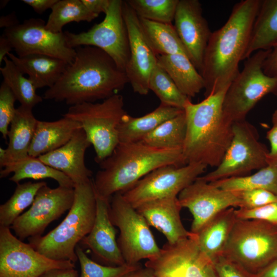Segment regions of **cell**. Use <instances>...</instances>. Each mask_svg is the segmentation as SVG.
I'll return each instance as SVG.
<instances>
[{"label": "cell", "instance_id": "40", "mask_svg": "<svg viewBox=\"0 0 277 277\" xmlns=\"http://www.w3.org/2000/svg\"><path fill=\"white\" fill-rule=\"evenodd\" d=\"M16 98L7 85L2 82L0 86V132L7 144L9 126L15 113Z\"/></svg>", "mask_w": 277, "mask_h": 277}, {"label": "cell", "instance_id": "3", "mask_svg": "<svg viewBox=\"0 0 277 277\" xmlns=\"http://www.w3.org/2000/svg\"><path fill=\"white\" fill-rule=\"evenodd\" d=\"M226 88L211 93L201 102H186L184 111L187 123L183 146L185 164H203L216 167L232 138L233 122L224 113Z\"/></svg>", "mask_w": 277, "mask_h": 277}, {"label": "cell", "instance_id": "51", "mask_svg": "<svg viewBox=\"0 0 277 277\" xmlns=\"http://www.w3.org/2000/svg\"><path fill=\"white\" fill-rule=\"evenodd\" d=\"M13 46L7 36L3 33L0 36V65L7 54L13 49Z\"/></svg>", "mask_w": 277, "mask_h": 277}, {"label": "cell", "instance_id": "43", "mask_svg": "<svg viewBox=\"0 0 277 277\" xmlns=\"http://www.w3.org/2000/svg\"><path fill=\"white\" fill-rule=\"evenodd\" d=\"M213 263L218 277H249L239 266L223 255L218 257Z\"/></svg>", "mask_w": 277, "mask_h": 277}, {"label": "cell", "instance_id": "49", "mask_svg": "<svg viewBox=\"0 0 277 277\" xmlns=\"http://www.w3.org/2000/svg\"><path fill=\"white\" fill-rule=\"evenodd\" d=\"M120 277H154L153 271L150 268L140 266L137 268L127 272Z\"/></svg>", "mask_w": 277, "mask_h": 277}, {"label": "cell", "instance_id": "1", "mask_svg": "<svg viewBox=\"0 0 277 277\" xmlns=\"http://www.w3.org/2000/svg\"><path fill=\"white\" fill-rule=\"evenodd\" d=\"M75 49L73 61L45 92L43 99L65 102L70 106L94 103L117 94L129 83L126 72L102 49L90 46Z\"/></svg>", "mask_w": 277, "mask_h": 277}, {"label": "cell", "instance_id": "16", "mask_svg": "<svg viewBox=\"0 0 277 277\" xmlns=\"http://www.w3.org/2000/svg\"><path fill=\"white\" fill-rule=\"evenodd\" d=\"M3 33L18 56L46 55L63 60L69 64L76 54L75 49L68 46L64 31L54 33L48 30L41 18L25 19L15 27L4 29Z\"/></svg>", "mask_w": 277, "mask_h": 277}, {"label": "cell", "instance_id": "36", "mask_svg": "<svg viewBox=\"0 0 277 277\" xmlns=\"http://www.w3.org/2000/svg\"><path fill=\"white\" fill-rule=\"evenodd\" d=\"M46 185L44 181L17 184L10 199L0 206V226L10 227L23 211L32 205L38 190Z\"/></svg>", "mask_w": 277, "mask_h": 277}, {"label": "cell", "instance_id": "26", "mask_svg": "<svg viewBox=\"0 0 277 277\" xmlns=\"http://www.w3.org/2000/svg\"><path fill=\"white\" fill-rule=\"evenodd\" d=\"M81 128L78 122L65 116L51 122L38 120L29 155L38 157L61 147Z\"/></svg>", "mask_w": 277, "mask_h": 277}, {"label": "cell", "instance_id": "34", "mask_svg": "<svg viewBox=\"0 0 277 277\" xmlns=\"http://www.w3.org/2000/svg\"><path fill=\"white\" fill-rule=\"evenodd\" d=\"M3 62L4 65L0 68L3 82L10 88L21 105L33 109L42 102L43 97L36 93L32 82L24 76L17 66L8 56Z\"/></svg>", "mask_w": 277, "mask_h": 277}, {"label": "cell", "instance_id": "42", "mask_svg": "<svg viewBox=\"0 0 277 277\" xmlns=\"http://www.w3.org/2000/svg\"><path fill=\"white\" fill-rule=\"evenodd\" d=\"M238 219L256 220L277 225V203L254 208H236Z\"/></svg>", "mask_w": 277, "mask_h": 277}, {"label": "cell", "instance_id": "31", "mask_svg": "<svg viewBox=\"0 0 277 277\" xmlns=\"http://www.w3.org/2000/svg\"><path fill=\"white\" fill-rule=\"evenodd\" d=\"M144 34L157 55L187 54L172 24L162 23L138 17Z\"/></svg>", "mask_w": 277, "mask_h": 277}, {"label": "cell", "instance_id": "21", "mask_svg": "<svg viewBox=\"0 0 277 277\" xmlns=\"http://www.w3.org/2000/svg\"><path fill=\"white\" fill-rule=\"evenodd\" d=\"M91 145L82 128L61 147L38 157L45 164L68 176L75 186L90 180L92 172L85 165V155Z\"/></svg>", "mask_w": 277, "mask_h": 277}, {"label": "cell", "instance_id": "13", "mask_svg": "<svg viewBox=\"0 0 277 277\" xmlns=\"http://www.w3.org/2000/svg\"><path fill=\"white\" fill-rule=\"evenodd\" d=\"M145 266L152 269L154 277H218L213 262L201 249L192 233L175 244L166 243Z\"/></svg>", "mask_w": 277, "mask_h": 277}, {"label": "cell", "instance_id": "6", "mask_svg": "<svg viewBox=\"0 0 277 277\" xmlns=\"http://www.w3.org/2000/svg\"><path fill=\"white\" fill-rule=\"evenodd\" d=\"M248 275L277 260V225L238 219L223 254Z\"/></svg>", "mask_w": 277, "mask_h": 277}, {"label": "cell", "instance_id": "37", "mask_svg": "<svg viewBox=\"0 0 277 277\" xmlns=\"http://www.w3.org/2000/svg\"><path fill=\"white\" fill-rule=\"evenodd\" d=\"M148 87L157 96L161 104L184 110L190 98L177 88L167 73L157 64L152 70Z\"/></svg>", "mask_w": 277, "mask_h": 277}, {"label": "cell", "instance_id": "48", "mask_svg": "<svg viewBox=\"0 0 277 277\" xmlns=\"http://www.w3.org/2000/svg\"><path fill=\"white\" fill-rule=\"evenodd\" d=\"M38 277H78V274L74 268H55L46 271Z\"/></svg>", "mask_w": 277, "mask_h": 277}, {"label": "cell", "instance_id": "2", "mask_svg": "<svg viewBox=\"0 0 277 277\" xmlns=\"http://www.w3.org/2000/svg\"><path fill=\"white\" fill-rule=\"evenodd\" d=\"M261 1L237 3L225 24L211 33L201 72L205 97L229 87L240 72L239 63L243 60Z\"/></svg>", "mask_w": 277, "mask_h": 277}, {"label": "cell", "instance_id": "23", "mask_svg": "<svg viewBox=\"0 0 277 277\" xmlns=\"http://www.w3.org/2000/svg\"><path fill=\"white\" fill-rule=\"evenodd\" d=\"M38 120L32 109L21 105L16 109L10 125L8 146L0 148V166L21 160L29 155Z\"/></svg>", "mask_w": 277, "mask_h": 277}, {"label": "cell", "instance_id": "10", "mask_svg": "<svg viewBox=\"0 0 277 277\" xmlns=\"http://www.w3.org/2000/svg\"><path fill=\"white\" fill-rule=\"evenodd\" d=\"M231 143L220 164L199 177L207 182L248 175L267 166L269 150L259 141L255 127L246 120L233 122Z\"/></svg>", "mask_w": 277, "mask_h": 277}, {"label": "cell", "instance_id": "35", "mask_svg": "<svg viewBox=\"0 0 277 277\" xmlns=\"http://www.w3.org/2000/svg\"><path fill=\"white\" fill-rule=\"evenodd\" d=\"M97 16L81 0H58L51 9L46 28L52 32L61 33L64 26L68 23L90 22Z\"/></svg>", "mask_w": 277, "mask_h": 277}, {"label": "cell", "instance_id": "30", "mask_svg": "<svg viewBox=\"0 0 277 277\" xmlns=\"http://www.w3.org/2000/svg\"><path fill=\"white\" fill-rule=\"evenodd\" d=\"M11 173L13 174L9 180L16 184L26 179L50 178L56 181L60 186L75 187L73 182L66 174L45 164L38 157L30 155L5 165L0 171V177L4 178Z\"/></svg>", "mask_w": 277, "mask_h": 277}, {"label": "cell", "instance_id": "20", "mask_svg": "<svg viewBox=\"0 0 277 277\" xmlns=\"http://www.w3.org/2000/svg\"><path fill=\"white\" fill-rule=\"evenodd\" d=\"M96 193V192H95ZM96 213L93 226L79 245L89 249L103 265L117 266L126 264L116 239V229L109 215L110 199L97 195Z\"/></svg>", "mask_w": 277, "mask_h": 277}, {"label": "cell", "instance_id": "7", "mask_svg": "<svg viewBox=\"0 0 277 277\" xmlns=\"http://www.w3.org/2000/svg\"><path fill=\"white\" fill-rule=\"evenodd\" d=\"M122 95L115 94L101 103H84L70 106L63 114L78 122L93 145L95 161L100 163L119 144L118 127L126 113Z\"/></svg>", "mask_w": 277, "mask_h": 277}, {"label": "cell", "instance_id": "38", "mask_svg": "<svg viewBox=\"0 0 277 277\" xmlns=\"http://www.w3.org/2000/svg\"><path fill=\"white\" fill-rule=\"evenodd\" d=\"M179 0H127L138 17L171 24Z\"/></svg>", "mask_w": 277, "mask_h": 277}, {"label": "cell", "instance_id": "22", "mask_svg": "<svg viewBox=\"0 0 277 277\" xmlns=\"http://www.w3.org/2000/svg\"><path fill=\"white\" fill-rule=\"evenodd\" d=\"M182 208L177 197L149 201L135 208L149 225L162 232L170 244H175L192 234L182 222Z\"/></svg>", "mask_w": 277, "mask_h": 277}, {"label": "cell", "instance_id": "28", "mask_svg": "<svg viewBox=\"0 0 277 277\" xmlns=\"http://www.w3.org/2000/svg\"><path fill=\"white\" fill-rule=\"evenodd\" d=\"M157 65L188 97H194L205 88V82L189 57L184 54L157 56Z\"/></svg>", "mask_w": 277, "mask_h": 277}, {"label": "cell", "instance_id": "9", "mask_svg": "<svg viewBox=\"0 0 277 277\" xmlns=\"http://www.w3.org/2000/svg\"><path fill=\"white\" fill-rule=\"evenodd\" d=\"M109 215L114 226L120 230L118 245L126 263L140 264L143 260H151L160 253L157 244L145 218L125 201L122 193L110 199Z\"/></svg>", "mask_w": 277, "mask_h": 277}, {"label": "cell", "instance_id": "50", "mask_svg": "<svg viewBox=\"0 0 277 277\" xmlns=\"http://www.w3.org/2000/svg\"><path fill=\"white\" fill-rule=\"evenodd\" d=\"M19 24L15 12L2 15L0 17V27L5 28V29L15 27Z\"/></svg>", "mask_w": 277, "mask_h": 277}, {"label": "cell", "instance_id": "39", "mask_svg": "<svg viewBox=\"0 0 277 277\" xmlns=\"http://www.w3.org/2000/svg\"><path fill=\"white\" fill-rule=\"evenodd\" d=\"M81 267L80 277H120L140 265L125 264L117 266H107L90 259L83 248L78 245L75 249Z\"/></svg>", "mask_w": 277, "mask_h": 277}, {"label": "cell", "instance_id": "4", "mask_svg": "<svg viewBox=\"0 0 277 277\" xmlns=\"http://www.w3.org/2000/svg\"><path fill=\"white\" fill-rule=\"evenodd\" d=\"M93 180L96 194L110 199L123 193L154 170L166 165H185L183 148H159L138 141L119 143L100 162Z\"/></svg>", "mask_w": 277, "mask_h": 277}, {"label": "cell", "instance_id": "45", "mask_svg": "<svg viewBox=\"0 0 277 277\" xmlns=\"http://www.w3.org/2000/svg\"><path fill=\"white\" fill-rule=\"evenodd\" d=\"M263 70L267 75L277 77V45L271 49L265 60Z\"/></svg>", "mask_w": 277, "mask_h": 277}, {"label": "cell", "instance_id": "41", "mask_svg": "<svg viewBox=\"0 0 277 277\" xmlns=\"http://www.w3.org/2000/svg\"><path fill=\"white\" fill-rule=\"evenodd\" d=\"M235 192L241 200V206L238 208H254L277 203V195L266 190L254 189Z\"/></svg>", "mask_w": 277, "mask_h": 277}, {"label": "cell", "instance_id": "5", "mask_svg": "<svg viewBox=\"0 0 277 277\" xmlns=\"http://www.w3.org/2000/svg\"><path fill=\"white\" fill-rule=\"evenodd\" d=\"M96 213V193L91 179L75 186L73 205L63 221L47 234L29 238V243L50 259L75 263L76 247L90 232Z\"/></svg>", "mask_w": 277, "mask_h": 277}, {"label": "cell", "instance_id": "14", "mask_svg": "<svg viewBox=\"0 0 277 277\" xmlns=\"http://www.w3.org/2000/svg\"><path fill=\"white\" fill-rule=\"evenodd\" d=\"M70 261L50 259L0 226V277H38L50 269L73 268Z\"/></svg>", "mask_w": 277, "mask_h": 277}, {"label": "cell", "instance_id": "24", "mask_svg": "<svg viewBox=\"0 0 277 277\" xmlns=\"http://www.w3.org/2000/svg\"><path fill=\"white\" fill-rule=\"evenodd\" d=\"M235 208L217 213L196 233V242L202 251L213 262L223 255L238 220Z\"/></svg>", "mask_w": 277, "mask_h": 277}, {"label": "cell", "instance_id": "53", "mask_svg": "<svg viewBox=\"0 0 277 277\" xmlns=\"http://www.w3.org/2000/svg\"><path fill=\"white\" fill-rule=\"evenodd\" d=\"M9 2V1H7V0L1 1V2H0L1 9L4 8L5 6H6V5H7Z\"/></svg>", "mask_w": 277, "mask_h": 277}, {"label": "cell", "instance_id": "15", "mask_svg": "<svg viewBox=\"0 0 277 277\" xmlns=\"http://www.w3.org/2000/svg\"><path fill=\"white\" fill-rule=\"evenodd\" d=\"M74 200V188L58 186L52 188L44 185L38 190L30 208L15 220L10 228L22 241L41 236L50 223L70 209Z\"/></svg>", "mask_w": 277, "mask_h": 277}, {"label": "cell", "instance_id": "12", "mask_svg": "<svg viewBox=\"0 0 277 277\" xmlns=\"http://www.w3.org/2000/svg\"><path fill=\"white\" fill-rule=\"evenodd\" d=\"M207 167L200 163L162 166L144 176L122 194L125 201L135 208L149 201L177 197L183 189L201 176Z\"/></svg>", "mask_w": 277, "mask_h": 277}, {"label": "cell", "instance_id": "8", "mask_svg": "<svg viewBox=\"0 0 277 277\" xmlns=\"http://www.w3.org/2000/svg\"><path fill=\"white\" fill-rule=\"evenodd\" d=\"M270 50L258 51L247 58L242 70L229 86L223 110L233 122L246 120L249 112L265 95H277V77L268 76L263 70Z\"/></svg>", "mask_w": 277, "mask_h": 277}, {"label": "cell", "instance_id": "18", "mask_svg": "<svg viewBox=\"0 0 277 277\" xmlns=\"http://www.w3.org/2000/svg\"><path fill=\"white\" fill-rule=\"evenodd\" d=\"M123 14L130 46V57L125 72L133 91L146 95L149 91L151 73L157 64V55L144 34L138 16L126 1L123 3Z\"/></svg>", "mask_w": 277, "mask_h": 277}, {"label": "cell", "instance_id": "29", "mask_svg": "<svg viewBox=\"0 0 277 277\" xmlns=\"http://www.w3.org/2000/svg\"><path fill=\"white\" fill-rule=\"evenodd\" d=\"M276 45L277 0L262 1L243 60L258 51L270 50Z\"/></svg>", "mask_w": 277, "mask_h": 277}, {"label": "cell", "instance_id": "32", "mask_svg": "<svg viewBox=\"0 0 277 277\" xmlns=\"http://www.w3.org/2000/svg\"><path fill=\"white\" fill-rule=\"evenodd\" d=\"M187 130L184 111L162 123L141 142L159 148H183Z\"/></svg>", "mask_w": 277, "mask_h": 277}, {"label": "cell", "instance_id": "44", "mask_svg": "<svg viewBox=\"0 0 277 277\" xmlns=\"http://www.w3.org/2000/svg\"><path fill=\"white\" fill-rule=\"evenodd\" d=\"M272 127L266 133V138L268 140L270 149L267 157L268 166L277 167V108L272 115Z\"/></svg>", "mask_w": 277, "mask_h": 277}, {"label": "cell", "instance_id": "33", "mask_svg": "<svg viewBox=\"0 0 277 277\" xmlns=\"http://www.w3.org/2000/svg\"><path fill=\"white\" fill-rule=\"evenodd\" d=\"M210 183L227 191L235 192L261 189L277 195V167L267 165L252 174L232 177Z\"/></svg>", "mask_w": 277, "mask_h": 277}, {"label": "cell", "instance_id": "17", "mask_svg": "<svg viewBox=\"0 0 277 277\" xmlns=\"http://www.w3.org/2000/svg\"><path fill=\"white\" fill-rule=\"evenodd\" d=\"M182 208L193 216L190 232L196 234L217 213L227 208H238L241 200L237 192L222 189L197 178L177 196Z\"/></svg>", "mask_w": 277, "mask_h": 277}, {"label": "cell", "instance_id": "47", "mask_svg": "<svg viewBox=\"0 0 277 277\" xmlns=\"http://www.w3.org/2000/svg\"><path fill=\"white\" fill-rule=\"evenodd\" d=\"M58 0H23L22 2L31 7L38 14H42L48 9H52Z\"/></svg>", "mask_w": 277, "mask_h": 277}, {"label": "cell", "instance_id": "27", "mask_svg": "<svg viewBox=\"0 0 277 277\" xmlns=\"http://www.w3.org/2000/svg\"><path fill=\"white\" fill-rule=\"evenodd\" d=\"M183 109L161 104L152 111L140 117H133L126 113L118 127L120 143L141 141L166 121L174 117Z\"/></svg>", "mask_w": 277, "mask_h": 277}, {"label": "cell", "instance_id": "25", "mask_svg": "<svg viewBox=\"0 0 277 277\" xmlns=\"http://www.w3.org/2000/svg\"><path fill=\"white\" fill-rule=\"evenodd\" d=\"M7 56L24 74L28 75L36 89L53 86L65 71L68 64L65 61L42 54L18 56L10 52Z\"/></svg>", "mask_w": 277, "mask_h": 277}, {"label": "cell", "instance_id": "46", "mask_svg": "<svg viewBox=\"0 0 277 277\" xmlns=\"http://www.w3.org/2000/svg\"><path fill=\"white\" fill-rule=\"evenodd\" d=\"M86 8L92 13L98 16L100 13L107 11L111 0H81Z\"/></svg>", "mask_w": 277, "mask_h": 277}, {"label": "cell", "instance_id": "52", "mask_svg": "<svg viewBox=\"0 0 277 277\" xmlns=\"http://www.w3.org/2000/svg\"><path fill=\"white\" fill-rule=\"evenodd\" d=\"M249 277H277V260L255 275Z\"/></svg>", "mask_w": 277, "mask_h": 277}, {"label": "cell", "instance_id": "11", "mask_svg": "<svg viewBox=\"0 0 277 277\" xmlns=\"http://www.w3.org/2000/svg\"><path fill=\"white\" fill-rule=\"evenodd\" d=\"M121 0H111L104 19L87 31L75 33L64 31L68 46L97 47L107 53L117 67L125 72L130 57L128 34L123 14Z\"/></svg>", "mask_w": 277, "mask_h": 277}, {"label": "cell", "instance_id": "19", "mask_svg": "<svg viewBox=\"0 0 277 277\" xmlns=\"http://www.w3.org/2000/svg\"><path fill=\"white\" fill-rule=\"evenodd\" d=\"M198 0H179L174 27L188 55L201 73L204 53L212 32Z\"/></svg>", "mask_w": 277, "mask_h": 277}]
</instances>
